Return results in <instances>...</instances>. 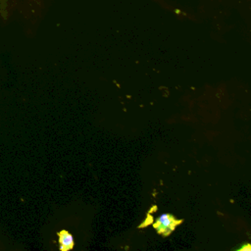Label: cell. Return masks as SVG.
<instances>
[{"instance_id": "1", "label": "cell", "mask_w": 251, "mask_h": 251, "mask_svg": "<svg viewBox=\"0 0 251 251\" xmlns=\"http://www.w3.org/2000/svg\"><path fill=\"white\" fill-rule=\"evenodd\" d=\"M181 223H182V220H178L171 214L165 213V214H162L156 220L153 227L160 235L166 236L169 234H171L175 230V228Z\"/></svg>"}, {"instance_id": "2", "label": "cell", "mask_w": 251, "mask_h": 251, "mask_svg": "<svg viewBox=\"0 0 251 251\" xmlns=\"http://www.w3.org/2000/svg\"><path fill=\"white\" fill-rule=\"evenodd\" d=\"M59 243L60 249L63 251L70 250L74 247V238L71 234L67 231H62L59 233Z\"/></svg>"}]
</instances>
